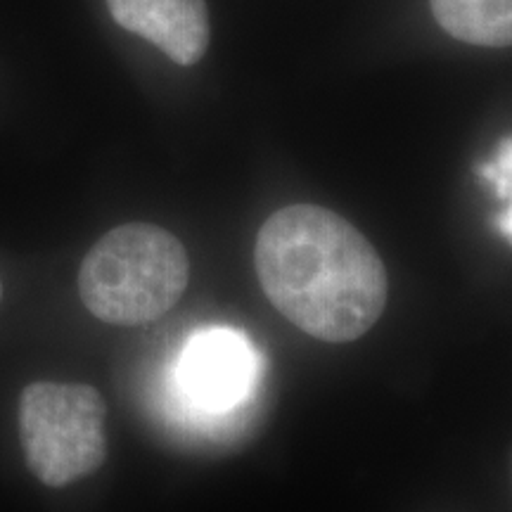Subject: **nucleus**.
Listing matches in <instances>:
<instances>
[{
  "mask_svg": "<svg viewBox=\"0 0 512 512\" xmlns=\"http://www.w3.org/2000/svg\"><path fill=\"white\" fill-rule=\"evenodd\" d=\"M254 264L268 302L320 342H354L387 306L389 278L377 249L318 204H292L268 216L256 235Z\"/></svg>",
  "mask_w": 512,
  "mask_h": 512,
  "instance_id": "f257e3e1",
  "label": "nucleus"
},
{
  "mask_svg": "<svg viewBox=\"0 0 512 512\" xmlns=\"http://www.w3.org/2000/svg\"><path fill=\"white\" fill-rule=\"evenodd\" d=\"M188 280V254L174 233L152 223H126L86 254L79 292L95 318L138 328L174 309Z\"/></svg>",
  "mask_w": 512,
  "mask_h": 512,
  "instance_id": "f03ea898",
  "label": "nucleus"
},
{
  "mask_svg": "<svg viewBox=\"0 0 512 512\" xmlns=\"http://www.w3.org/2000/svg\"><path fill=\"white\" fill-rule=\"evenodd\" d=\"M105 420V399L91 384H29L19 399V437L29 470L55 489L93 475L107 458Z\"/></svg>",
  "mask_w": 512,
  "mask_h": 512,
  "instance_id": "7ed1b4c3",
  "label": "nucleus"
},
{
  "mask_svg": "<svg viewBox=\"0 0 512 512\" xmlns=\"http://www.w3.org/2000/svg\"><path fill=\"white\" fill-rule=\"evenodd\" d=\"M121 29L147 38L181 67L197 64L211 41L204 0H107Z\"/></svg>",
  "mask_w": 512,
  "mask_h": 512,
  "instance_id": "20e7f679",
  "label": "nucleus"
},
{
  "mask_svg": "<svg viewBox=\"0 0 512 512\" xmlns=\"http://www.w3.org/2000/svg\"><path fill=\"white\" fill-rule=\"evenodd\" d=\"M252 354L242 337L228 330H211L192 339L183 354L185 389L209 408L230 406L247 389Z\"/></svg>",
  "mask_w": 512,
  "mask_h": 512,
  "instance_id": "39448f33",
  "label": "nucleus"
},
{
  "mask_svg": "<svg viewBox=\"0 0 512 512\" xmlns=\"http://www.w3.org/2000/svg\"><path fill=\"white\" fill-rule=\"evenodd\" d=\"M439 27L472 46L505 48L512 41V0H430Z\"/></svg>",
  "mask_w": 512,
  "mask_h": 512,
  "instance_id": "423d86ee",
  "label": "nucleus"
},
{
  "mask_svg": "<svg viewBox=\"0 0 512 512\" xmlns=\"http://www.w3.org/2000/svg\"><path fill=\"white\" fill-rule=\"evenodd\" d=\"M486 174L496 178L498 192H501V197L508 200L510 197V140H505L501 145V155L496 159V166L494 169H486Z\"/></svg>",
  "mask_w": 512,
  "mask_h": 512,
  "instance_id": "0eeeda50",
  "label": "nucleus"
},
{
  "mask_svg": "<svg viewBox=\"0 0 512 512\" xmlns=\"http://www.w3.org/2000/svg\"><path fill=\"white\" fill-rule=\"evenodd\" d=\"M0 299H3V285H0Z\"/></svg>",
  "mask_w": 512,
  "mask_h": 512,
  "instance_id": "6e6552de",
  "label": "nucleus"
}]
</instances>
